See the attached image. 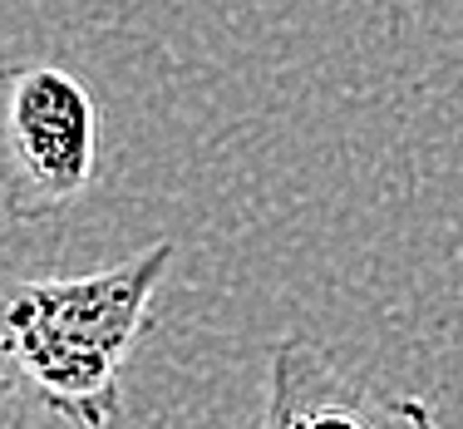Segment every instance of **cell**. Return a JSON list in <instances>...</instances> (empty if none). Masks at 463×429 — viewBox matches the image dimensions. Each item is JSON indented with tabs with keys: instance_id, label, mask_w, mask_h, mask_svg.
<instances>
[{
	"instance_id": "6da1fadb",
	"label": "cell",
	"mask_w": 463,
	"mask_h": 429,
	"mask_svg": "<svg viewBox=\"0 0 463 429\" xmlns=\"http://www.w3.org/2000/svg\"><path fill=\"white\" fill-rule=\"evenodd\" d=\"M173 257V242H153L90 277H0V356L54 415L109 429L124 410V360Z\"/></svg>"
},
{
	"instance_id": "7a4b0ae2",
	"label": "cell",
	"mask_w": 463,
	"mask_h": 429,
	"mask_svg": "<svg viewBox=\"0 0 463 429\" xmlns=\"http://www.w3.org/2000/svg\"><path fill=\"white\" fill-rule=\"evenodd\" d=\"M99 173V104L50 60L0 64V223L40 227L70 213Z\"/></svg>"
},
{
	"instance_id": "3957f363",
	"label": "cell",
	"mask_w": 463,
	"mask_h": 429,
	"mask_svg": "<svg viewBox=\"0 0 463 429\" xmlns=\"http://www.w3.org/2000/svg\"><path fill=\"white\" fill-rule=\"evenodd\" d=\"M257 429H439L429 400L350 376L306 336L267 350V400Z\"/></svg>"
},
{
	"instance_id": "277c9868",
	"label": "cell",
	"mask_w": 463,
	"mask_h": 429,
	"mask_svg": "<svg viewBox=\"0 0 463 429\" xmlns=\"http://www.w3.org/2000/svg\"><path fill=\"white\" fill-rule=\"evenodd\" d=\"M35 390L25 385L15 366H0V429H30V415H35Z\"/></svg>"
}]
</instances>
